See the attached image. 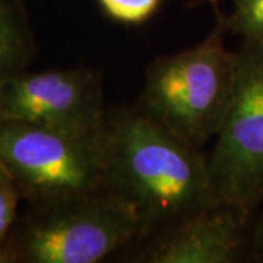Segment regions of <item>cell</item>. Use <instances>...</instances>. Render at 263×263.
Segmentation results:
<instances>
[{
    "label": "cell",
    "mask_w": 263,
    "mask_h": 263,
    "mask_svg": "<svg viewBox=\"0 0 263 263\" xmlns=\"http://www.w3.org/2000/svg\"><path fill=\"white\" fill-rule=\"evenodd\" d=\"M107 190L136 214L141 243L211 203L208 157L135 105L105 122ZM139 243V245H141Z\"/></svg>",
    "instance_id": "6da1fadb"
},
{
    "label": "cell",
    "mask_w": 263,
    "mask_h": 263,
    "mask_svg": "<svg viewBox=\"0 0 263 263\" xmlns=\"http://www.w3.org/2000/svg\"><path fill=\"white\" fill-rule=\"evenodd\" d=\"M142 227L124 200L105 190L54 205L28 208L5 246L13 262L100 263L142 241Z\"/></svg>",
    "instance_id": "277c9868"
},
{
    "label": "cell",
    "mask_w": 263,
    "mask_h": 263,
    "mask_svg": "<svg viewBox=\"0 0 263 263\" xmlns=\"http://www.w3.org/2000/svg\"><path fill=\"white\" fill-rule=\"evenodd\" d=\"M13 262V257H12V254L8 250V247L3 245L0 246V263H12Z\"/></svg>",
    "instance_id": "5bb4252c"
},
{
    "label": "cell",
    "mask_w": 263,
    "mask_h": 263,
    "mask_svg": "<svg viewBox=\"0 0 263 263\" xmlns=\"http://www.w3.org/2000/svg\"><path fill=\"white\" fill-rule=\"evenodd\" d=\"M0 160L29 208L107 190L105 126L98 130L0 123Z\"/></svg>",
    "instance_id": "3957f363"
},
{
    "label": "cell",
    "mask_w": 263,
    "mask_h": 263,
    "mask_svg": "<svg viewBox=\"0 0 263 263\" xmlns=\"http://www.w3.org/2000/svg\"><path fill=\"white\" fill-rule=\"evenodd\" d=\"M233 9L226 15L228 32L241 41L263 43V0H231Z\"/></svg>",
    "instance_id": "9c48e42d"
},
{
    "label": "cell",
    "mask_w": 263,
    "mask_h": 263,
    "mask_svg": "<svg viewBox=\"0 0 263 263\" xmlns=\"http://www.w3.org/2000/svg\"><path fill=\"white\" fill-rule=\"evenodd\" d=\"M250 257L254 260L263 262V212L253 219L250 231Z\"/></svg>",
    "instance_id": "7c38bea8"
},
{
    "label": "cell",
    "mask_w": 263,
    "mask_h": 263,
    "mask_svg": "<svg viewBox=\"0 0 263 263\" xmlns=\"http://www.w3.org/2000/svg\"><path fill=\"white\" fill-rule=\"evenodd\" d=\"M107 114L103 78L91 67L24 70L0 86V123L98 130Z\"/></svg>",
    "instance_id": "8992f818"
},
{
    "label": "cell",
    "mask_w": 263,
    "mask_h": 263,
    "mask_svg": "<svg viewBox=\"0 0 263 263\" xmlns=\"http://www.w3.org/2000/svg\"><path fill=\"white\" fill-rule=\"evenodd\" d=\"M254 216L230 202L212 200L139 246L145 263H234L250 256Z\"/></svg>",
    "instance_id": "52a82bcc"
},
{
    "label": "cell",
    "mask_w": 263,
    "mask_h": 263,
    "mask_svg": "<svg viewBox=\"0 0 263 263\" xmlns=\"http://www.w3.org/2000/svg\"><path fill=\"white\" fill-rule=\"evenodd\" d=\"M215 8V27L193 47L152 60L135 104L180 139L202 149L226 122L233 101L237 53L226 47L228 28Z\"/></svg>",
    "instance_id": "7a4b0ae2"
},
{
    "label": "cell",
    "mask_w": 263,
    "mask_h": 263,
    "mask_svg": "<svg viewBox=\"0 0 263 263\" xmlns=\"http://www.w3.org/2000/svg\"><path fill=\"white\" fill-rule=\"evenodd\" d=\"M37 53L34 32L21 0H0V86L27 70Z\"/></svg>",
    "instance_id": "ba28073f"
},
{
    "label": "cell",
    "mask_w": 263,
    "mask_h": 263,
    "mask_svg": "<svg viewBox=\"0 0 263 263\" xmlns=\"http://www.w3.org/2000/svg\"><path fill=\"white\" fill-rule=\"evenodd\" d=\"M105 18L124 27H139L160 9L162 0H97Z\"/></svg>",
    "instance_id": "30bf717a"
},
{
    "label": "cell",
    "mask_w": 263,
    "mask_h": 263,
    "mask_svg": "<svg viewBox=\"0 0 263 263\" xmlns=\"http://www.w3.org/2000/svg\"><path fill=\"white\" fill-rule=\"evenodd\" d=\"M10 181H12V177H10L9 171L5 167V164L2 162V160H0V186L6 184V183H10Z\"/></svg>",
    "instance_id": "4fadbf2b"
},
{
    "label": "cell",
    "mask_w": 263,
    "mask_h": 263,
    "mask_svg": "<svg viewBox=\"0 0 263 263\" xmlns=\"http://www.w3.org/2000/svg\"><path fill=\"white\" fill-rule=\"evenodd\" d=\"M233 101L208 157L214 200L256 216L263 205V43L241 41Z\"/></svg>",
    "instance_id": "5b68a950"
},
{
    "label": "cell",
    "mask_w": 263,
    "mask_h": 263,
    "mask_svg": "<svg viewBox=\"0 0 263 263\" xmlns=\"http://www.w3.org/2000/svg\"><path fill=\"white\" fill-rule=\"evenodd\" d=\"M22 197L13 181L0 186V246L6 243L18 219V203Z\"/></svg>",
    "instance_id": "8fae6325"
},
{
    "label": "cell",
    "mask_w": 263,
    "mask_h": 263,
    "mask_svg": "<svg viewBox=\"0 0 263 263\" xmlns=\"http://www.w3.org/2000/svg\"><path fill=\"white\" fill-rule=\"evenodd\" d=\"M205 3H211V5H218V0H203Z\"/></svg>",
    "instance_id": "9a60e30c"
}]
</instances>
